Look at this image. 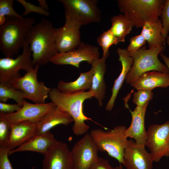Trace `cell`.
I'll return each mask as SVG.
<instances>
[{"label": "cell", "instance_id": "6da1fadb", "mask_svg": "<svg viewBox=\"0 0 169 169\" xmlns=\"http://www.w3.org/2000/svg\"><path fill=\"white\" fill-rule=\"evenodd\" d=\"M55 28L52 23L42 18L29 30L25 39L32 53L35 65H44L59 52L54 34Z\"/></svg>", "mask_w": 169, "mask_h": 169}, {"label": "cell", "instance_id": "7a4b0ae2", "mask_svg": "<svg viewBox=\"0 0 169 169\" xmlns=\"http://www.w3.org/2000/svg\"><path fill=\"white\" fill-rule=\"evenodd\" d=\"M49 97L55 105L71 116L74 122L72 129L74 134L82 135L88 131L90 126L85 121L91 119L84 114L83 105L85 100L94 97L93 92L89 90L86 92L66 94L53 88H51Z\"/></svg>", "mask_w": 169, "mask_h": 169}, {"label": "cell", "instance_id": "3957f363", "mask_svg": "<svg viewBox=\"0 0 169 169\" xmlns=\"http://www.w3.org/2000/svg\"><path fill=\"white\" fill-rule=\"evenodd\" d=\"M35 22L34 17H6L0 26V50L5 57L13 58L23 48L25 38Z\"/></svg>", "mask_w": 169, "mask_h": 169}, {"label": "cell", "instance_id": "277c9868", "mask_svg": "<svg viewBox=\"0 0 169 169\" xmlns=\"http://www.w3.org/2000/svg\"><path fill=\"white\" fill-rule=\"evenodd\" d=\"M120 12L136 28L142 27L147 22L158 21L164 0H118Z\"/></svg>", "mask_w": 169, "mask_h": 169}, {"label": "cell", "instance_id": "5b68a950", "mask_svg": "<svg viewBox=\"0 0 169 169\" xmlns=\"http://www.w3.org/2000/svg\"><path fill=\"white\" fill-rule=\"evenodd\" d=\"M165 49V45L149 49L143 46L135 52L128 53L133 58V63L125 78L126 83L131 84L142 75L150 71L169 73L166 66L158 58V55Z\"/></svg>", "mask_w": 169, "mask_h": 169}, {"label": "cell", "instance_id": "8992f818", "mask_svg": "<svg viewBox=\"0 0 169 169\" xmlns=\"http://www.w3.org/2000/svg\"><path fill=\"white\" fill-rule=\"evenodd\" d=\"M126 129L125 126L121 125L107 131L100 128L94 129L90 134L99 151L107 152L110 156L123 164L124 151L128 144L125 135Z\"/></svg>", "mask_w": 169, "mask_h": 169}, {"label": "cell", "instance_id": "52a82bcc", "mask_svg": "<svg viewBox=\"0 0 169 169\" xmlns=\"http://www.w3.org/2000/svg\"><path fill=\"white\" fill-rule=\"evenodd\" d=\"M22 53L15 59L4 57L0 59V83L11 87L13 84L21 77L19 71L26 72L34 68L31 58L32 51L29 45L25 41Z\"/></svg>", "mask_w": 169, "mask_h": 169}, {"label": "cell", "instance_id": "ba28073f", "mask_svg": "<svg viewBox=\"0 0 169 169\" xmlns=\"http://www.w3.org/2000/svg\"><path fill=\"white\" fill-rule=\"evenodd\" d=\"M64 7L65 15L70 16L81 26L100 22L101 11L97 0H59Z\"/></svg>", "mask_w": 169, "mask_h": 169}, {"label": "cell", "instance_id": "9c48e42d", "mask_svg": "<svg viewBox=\"0 0 169 169\" xmlns=\"http://www.w3.org/2000/svg\"><path fill=\"white\" fill-rule=\"evenodd\" d=\"M39 66L38 64L35 65L33 69L15 81L11 87L22 91L25 99L35 104H42L45 103L51 88L45 86L44 82L38 81L37 74Z\"/></svg>", "mask_w": 169, "mask_h": 169}, {"label": "cell", "instance_id": "30bf717a", "mask_svg": "<svg viewBox=\"0 0 169 169\" xmlns=\"http://www.w3.org/2000/svg\"><path fill=\"white\" fill-rule=\"evenodd\" d=\"M145 146H147L154 161L169 156V120L162 124H153L146 131Z\"/></svg>", "mask_w": 169, "mask_h": 169}, {"label": "cell", "instance_id": "8fae6325", "mask_svg": "<svg viewBox=\"0 0 169 169\" xmlns=\"http://www.w3.org/2000/svg\"><path fill=\"white\" fill-rule=\"evenodd\" d=\"M100 56L97 47L82 42L75 49L64 53H58L50 62L56 65H70L79 68L80 63L84 61L92 65L100 59Z\"/></svg>", "mask_w": 169, "mask_h": 169}, {"label": "cell", "instance_id": "7c38bea8", "mask_svg": "<svg viewBox=\"0 0 169 169\" xmlns=\"http://www.w3.org/2000/svg\"><path fill=\"white\" fill-rule=\"evenodd\" d=\"M98 151L90 134L86 133L75 143L70 151L72 169H89L99 157Z\"/></svg>", "mask_w": 169, "mask_h": 169}, {"label": "cell", "instance_id": "4fadbf2b", "mask_svg": "<svg viewBox=\"0 0 169 169\" xmlns=\"http://www.w3.org/2000/svg\"><path fill=\"white\" fill-rule=\"evenodd\" d=\"M81 25L76 20L65 15L64 25L55 28L54 34L56 45L59 53L69 51L77 48L81 41L80 29Z\"/></svg>", "mask_w": 169, "mask_h": 169}, {"label": "cell", "instance_id": "5bb4252c", "mask_svg": "<svg viewBox=\"0 0 169 169\" xmlns=\"http://www.w3.org/2000/svg\"><path fill=\"white\" fill-rule=\"evenodd\" d=\"M145 147L132 140H128L123 156V164L126 169H152L153 158Z\"/></svg>", "mask_w": 169, "mask_h": 169}, {"label": "cell", "instance_id": "9a60e30c", "mask_svg": "<svg viewBox=\"0 0 169 169\" xmlns=\"http://www.w3.org/2000/svg\"><path fill=\"white\" fill-rule=\"evenodd\" d=\"M43 169H72L71 151L66 144L57 141L44 154Z\"/></svg>", "mask_w": 169, "mask_h": 169}, {"label": "cell", "instance_id": "2e32d148", "mask_svg": "<svg viewBox=\"0 0 169 169\" xmlns=\"http://www.w3.org/2000/svg\"><path fill=\"white\" fill-rule=\"evenodd\" d=\"M54 105L52 101L47 103L37 104H31L25 100L19 110L7 115L10 125L28 121L36 123Z\"/></svg>", "mask_w": 169, "mask_h": 169}, {"label": "cell", "instance_id": "e0dca14e", "mask_svg": "<svg viewBox=\"0 0 169 169\" xmlns=\"http://www.w3.org/2000/svg\"><path fill=\"white\" fill-rule=\"evenodd\" d=\"M73 121V119L69 113L54 104L36 123L33 136L50 131V129L58 125L62 124L67 126Z\"/></svg>", "mask_w": 169, "mask_h": 169}, {"label": "cell", "instance_id": "ac0fdd59", "mask_svg": "<svg viewBox=\"0 0 169 169\" xmlns=\"http://www.w3.org/2000/svg\"><path fill=\"white\" fill-rule=\"evenodd\" d=\"M148 103L141 106H137L134 110L131 111V122L125 132V136L127 138H132L137 143L145 146L146 138L145 118Z\"/></svg>", "mask_w": 169, "mask_h": 169}, {"label": "cell", "instance_id": "d6986e66", "mask_svg": "<svg viewBox=\"0 0 169 169\" xmlns=\"http://www.w3.org/2000/svg\"><path fill=\"white\" fill-rule=\"evenodd\" d=\"M116 52L119 55V60L121 63L122 69L120 74L115 81L111 90V96L105 107L106 110L109 111L111 110L114 107L118 92L133 63V59L129 55L126 49L118 48Z\"/></svg>", "mask_w": 169, "mask_h": 169}, {"label": "cell", "instance_id": "ffe728a7", "mask_svg": "<svg viewBox=\"0 0 169 169\" xmlns=\"http://www.w3.org/2000/svg\"><path fill=\"white\" fill-rule=\"evenodd\" d=\"M36 122L28 121L10 125V134L7 147L10 151L18 147L33 137Z\"/></svg>", "mask_w": 169, "mask_h": 169}, {"label": "cell", "instance_id": "44dd1931", "mask_svg": "<svg viewBox=\"0 0 169 169\" xmlns=\"http://www.w3.org/2000/svg\"><path fill=\"white\" fill-rule=\"evenodd\" d=\"M109 54L108 53L105 55L103 56L92 65L94 67V70L91 86L89 90L93 93L94 97L98 100L100 106H102V101L105 97L106 85L104 76L106 66L105 61Z\"/></svg>", "mask_w": 169, "mask_h": 169}, {"label": "cell", "instance_id": "7402d4cb", "mask_svg": "<svg viewBox=\"0 0 169 169\" xmlns=\"http://www.w3.org/2000/svg\"><path fill=\"white\" fill-rule=\"evenodd\" d=\"M137 90H152L156 87L169 86V73L151 71L146 72L131 84Z\"/></svg>", "mask_w": 169, "mask_h": 169}, {"label": "cell", "instance_id": "603a6c76", "mask_svg": "<svg viewBox=\"0 0 169 169\" xmlns=\"http://www.w3.org/2000/svg\"><path fill=\"white\" fill-rule=\"evenodd\" d=\"M57 141L54 135L49 131L32 137L16 149L10 151L8 155L24 151H34L44 154Z\"/></svg>", "mask_w": 169, "mask_h": 169}, {"label": "cell", "instance_id": "cb8c5ba5", "mask_svg": "<svg viewBox=\"0 0 169 169\" xmlns=\"http://www.w3.org/2000/svg\"><path fill=\"white\" fill-rule=\"evenodd\" d=\"M94 67L92 65L91 69L84 73H80L79 77L75 81L66 82L59 81L57 89L62 93L69 94L84 91L91 87Z\"/></svg>", "mask_w": 169, "mask_h": 169}, {"label": "cell", "instance_id": "d4e9b609", "mask_svg": "<svg viewBox=\"0 0 169 169\" xmlns=\"http://www.w3.org/2000/svg\"><path fill=\"white\" fill-rule=\"evenodd\" d=\"M142 28L141 34L147 42L149 48L165 45L166 39L162 34L163 28L161 19L146 22Z\"/></svg>", "mask_w": 169, "mask_h": 169}, {"label": "cell", "instance_id": "484cf974", "mask_svg": "<svg viewBox=\"0 0 169 169\" xmlns=\"http://www.w3.org/2000/svg\"><path fill=\"white\" fill-rule=\"evenodd\" d=\"M111 22L110 30L119 42H124L126 36L134 27L133 23L122 14L113 16L111 18Z\"/></svg>", "mask_w": 169, "mask_h": 169}, {"label": "cell", "instance_id": "4316f807", "mask_svg": "<svg viewBox=\"0 0 169 169\" xmlns=\"http://www.w3.org/2000/svg\"><path fill=\"white\" fill-rule=\"evenodd\" d=\"M9 99L14 100L21 108L25 100L24 95L22 91L5 86L0 83V102L5 103Z\"/></svg>", "mask_w": 169, "mask_h": 169}, {"label": "cell", "instance_id": "83f0119b", "mask_svg": "<svg viewBox=\"0 0 169 169\" xmlns=\"http://www.w3.org/2000/svg\"><path fill=\"white\" fill-rule=\"evenodd\" d=\"M14 0H0V25L5 22L6 17H13L19 18L23 17L14 10L13 8Z\"/></svg>", "mask_w": 169, "mask_h": 169}, {"label": "cell", "instance_id": "f1b7e54d", "mask_svg": "<svg viewBox=\"0 0 169 169\" xmlns=\"http://www.w3.org/2000/svg\"><path fill=\"white\" fill-rule=\"evenodd\" d=\"M97 42L102 49L103 56L109 53V49L111 45L117 44L119 42L110 29L103 31L97 38Z\"/></svg>", "mask_w": 169, "mask_h": 169}, {"label": "cell", "instance_id": "f546056e", "mask_svg": "<svg viewBox=\"0 0 169 169\" xmlns=\"http://www.w3.org/2000/svg\"><path fill=\"white\" fill-rule=\"evenodd\" d=\"M10 134V125L7 114L0 112V147H7Z\"/></svg>", "mask_w": 169, "mask_h": 169}, {"label": "cell", "instance_id": "4dcf8cb0", "mask_svg": "<svg viewBox=\"0 0 169 169\" xmlns=\"http://www.w3.org/2000/svg\"><path fill=\"white\" fill-rule=\"evenodd\" d=\"M151 90H137L134 92L132 102L138 106H141L149 103L153 98Z\"/></svg>", "mask_w": 169, "mask_h": 169}, {"label": "cell", "instance_id": "1f68e13d", "mask_svg": "<svg viewBox=\"0 0 169 169\" xmlns=\"http://www.w3.org/2000/svg\"><path fill=\"white\" fill-rule=\"evenodd\" d=\"M16 1L22 5L24 8V12L22 14L23 16H26L31 12L36 13L46 17L50 15L49 12L40 6H36L25 0H17Z\"/></svg>", "mask_w": 169, "mask_h": 169}, {"label": "cell", "instance_id": "d6a6232c", "mask_svg": "<svg viewBox=\"0 0 169 169\" xmlns=\"http://www.w3.org/2000/svg\"><path fill=\"white\" fill-rule=\"evenodd\" d=\"M163 28V37L166 39L169 32V0H166L160 16Z\"/></svg>", "mask_w": 169, "mask_h": 169}, {"label": "cell", "instance_id": "836d02e7", "mask_svg": "<svg viewBox=\"0 0 169 169\" xmlns=\"http://www.w3.org/2000/svg\"><path fill=\"white\" fill-rule=\"evenodd\" d=\"M146 41L141 34L131 37L126 50L128 53L135 52L139 50L146 43Z\"/></svg>", "mask_w": 169, "mask_h": 169}, {"label": "cell", "instance_id": "e575fe53", "mask_svg": "<svg viewBox=\"0 0 169 169\" xmlns=\"http://www.w3.org/2000/svg\"><path fill=\"white\" fill-rule=\"evenodd\" d=\"M10 151L7 147H0V169H13L8 157Z\"/></svg>", "mask_w": 169, "mask_h": 169}, {"label": "cell", "instance_id": "d590c367", "mask_svg": "<svg viewBox=\"0 0 169 169\" xmlns=\"http://www.w3.org/2000/svg\"><path fill=\"white\" fill-rule=\"evenodd\" d=\"M89 169H122L121 166L115 167L111 166L108 161L99 157L98 159L90 166Z\"/></svg>", "mask_w": 169, "mask_h": 169}, {"label": "cell", "instance_id": "8d00e7d4", "mask_svg": "<svg viewBox=\"0 0 169 169\" xmlns=\"http://www.w3.org/2000/svg\"><path fill=\"white\" fill-rule=\"evenodd\" d=\"M20 108L18 104H12L0 102V112L11 114L18 110Z\"/></svg>", "mask_w": 169, "mask_h": 169}, {"label": "cell", "instance_id": "74e56055", "mask_svg": "<svg viewBox=\"0 0 169 169\" xmlns=\"http://www.w3.org/2000/svg\"><path fill=\"white\" fill-rule=\"evenodd\" d=\"M38 1L40 5V6L42 7L43 9L46 11L49 9V7L46 0H38Z\"/></svg>", "mask_w": 169, "mask_h": 169}, {"label": "cell", "instance_id": "f35d334b", "mask_svg": "<svg viewBox=\"0 0 169 169\" xmlns=\"http://www.w3.org/2000/svg\"><path fill=\"white\" fill-rule=\"evenodd\" d=\"M160 55L169 70V57L166 56L162 53L160 54Z\"/></svg>", "mask_w": 169, "mask_h": 169}, {"label": "cell", "instance_id": "ab89813d", "mask_svg": "<svg viewBox=\"0 0 169 169\" xmlns=\"http://www.w3.org/2000/svg\"><path fill=\"white\" fill-rule=\"evenodd\" d=\"M166 41L167 45L169 46V34L166 38Z\"/></svg>", "mask_w": 169, "mask_h": 169}]
</instances>
